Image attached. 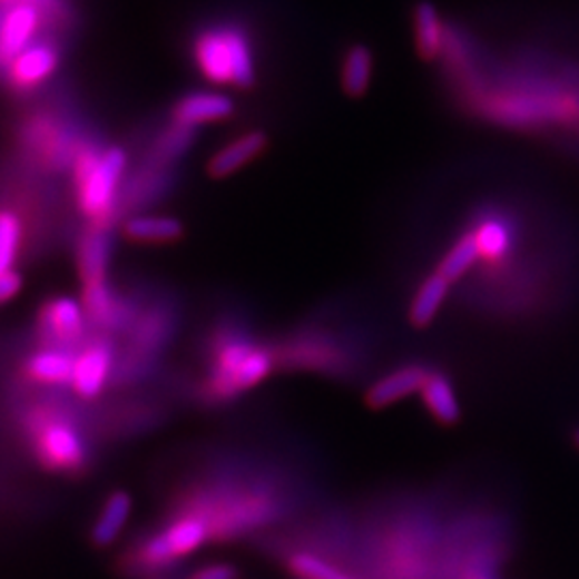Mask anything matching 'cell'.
Returning a JSON list of instances; mask_svg holds the SVG:
<instances>
[{"label": "cell", "instance_id": "cell-8", "mask_svg": "<svg viewBox=\"0 0 579 579\" xmlns=\"http://www.w3.org/2000/svg\"><path fill=\"white\" fill-rule=\"evenodd\" d=\"M112 367H115L112 344L104 337L92 340L90 344L82 347V352L76 354V370L71 380L73 393L82 400L97 398L106 389Z\"/></svg>", "mask_w": 579, "mask_h": 579}, {"label": "cell", "instance_id": "cell-28", "mask_svg": "<svg viewBox=\"0 0 579 579\" xmlns=\"http://www.w3.org/2000/svg\"><path fill=\"white\" fill-rule=\"evenodd\" d=\"M185 579H241V571L230 562H208L194 569Z\"/></svg>", "mask_w": 579, "mask_h": 579}, {"label": "cell", "instance_id": "cell-2", "mask_svg": "<svg viewBox=\"0 0 579 579\" xmlns=\"http://www.w3.org/2000/svg\"><path fill=\"white\" fill-rule=\"evenodd\" d=\"M275 367V352L245 335H224L210 354L204 391L210 400H232L264 382Z\"/></svg>", "mask_w": 579, "mask_h": 579}, {"label": "cell", "instance_id": "cell-17", "mask_svg": "<svg viewBox=\"0 0 579 579\" xmlns=\"http://www.w3.org/2000/svg\"><path fill=\"white\" fill-rule=\"evenodd\" d=\"M39 11L35 4H16L2 22L0 29V57L4 60H13L20 57L29 48L30 37L37 29Z\"/></svg>", "mask_w": 579, "mask_h": 579}, {"label": "cell", "instance_id": "cell-22", "mask_svg": "<svg viewBox=\"0 0 579 579\" xmlns=\"http://www.w3.org/2000/svg\"><path fill=\"white\" fill-rule=\"evenodd\" d=\"M372 78H374V52L363 43L350 46L342 60V73H340L344 92L354 99L363 97L372 85Z\"/></svg>", "mask_w": 579, "mask_h": 579}, {"label": "cell", "instance_id": "cell-23", "mask_svg": "<svg viewBox=\"0 0 579 579\" xmlns=\"http://www.w3.org/2000/svg\"><path fill=\"white\" fill-rule=\"evenodd\" d=\"M479 258H481V252H479L477 238H474V234L465 232L453 243V247L442 256L435 273H440L449 284H453V282L462 279L463 275L474 266V262Z\"/></svg>", "mask_w": 579, "mask_h": 579}, {"label": "cell", "instance_id": "cell-7", "mask_svg": "<svg viewBox=\"0 0 579 579\" xmlns=\"http://www.w3.org/2000/svg\"><path fill=\"white\" fill-rule=\"evenodd\" d=\"M85 305L71 296H57L41 305L37 331L46 346L65 347L80 344L87 335Z\"/></svg>", "mask_w": 579, "mask_h": 579}, {"label": "cell", "instance_id": "cell-19", "mask_svg": "<svg viewBox=\"0 0 579 579\" xmlns=\"http://www.w3.org/2000/svg\"><path fill=\"white\" fill-rule=\"evenodd\" d=\"M82 305L87 312L88 322L99 328H118L125 324V303L118 298L110 284L85 286L82 288Z\"/></svg>", "mask_w": 579, "mask_h": 579}, {"label": "cell", "instance_id": "cell-14", "mask_svg": "<svg viewBox=\"0 0 579 579\" xmlns=\"http://www.w3.org/2000/svg\"><path fill=\"white\" fill-rule=\"evenodd\" d=\"M234 112V101L219 92H194L183 97L174 108V122L196 129L198 125L224 120Z\"/></svg>", "mask_w": 579, "mask_h": 579}, {"label": "cell", "instance_id": "cell-15", "mask_svg": "<svg viewBox=\"0 0 579 579\" xmlns=\"http://www.w3.org/2000/svg\"><path fill=\"white\" fill-rule=\"evenodd\" d=\"M134 511V500L125 490H116L110 493L95 518L92 530H90V541L95 548L106 550L115 543L116 539L122 534L127 521Z\"/></svg>", "mask_w": 579, "mask_h": 579}, {"label": "cell", "instance_id": "cell-18", "mask_svg": "<svg viewBox=\"0 0 579 579\" xmlns=\"http://www.w3.org/2000/svg\"><path fill=\"white\" fill-rule=\"evenodd\" d=\"M423 404L430 410L438 423L442 425H455L462 419V405L458 400V393L453 389V382L442 372H432L428 382L421 389Z\"/></svg>", "mask_w": 579, "mask_h": 579}, {"label": "cell", "instance_id": "cell-10", "mask_svg": "<svg viewBox=\"0 0 579 579\" xmlns=\"http://www.w3.org/2000/svg\"><path fill=\"white\" fill-rule=\"evenodd\" d=\"M110 256H112V243H110V228L104 226H90L78 241V273L85 286H99L110 284L108 271H110Z\"/></svg>", "mask_w": 579, "mask_h": 579}, {"label": "cell", "instance_id": "cell-6", "mask_svg": "<svg viewBox=\"0 0 579 579\" xmlns=\"http://www.w3.org/2000/svg\"><path fill=\"white\" fill-rule=\"evenodd\" d=\"M196 58L204 76L219 85L254 87L256 67L252 48L241 30H208L196 43Z\"/></svg>", "mask_w": 579, "mask_h": 579}, {"label": "cell", "instance_id": "cell-30", "mask_svg": "<svg viewBox=\"0 0 579 579\" xmlns=\"http://www.w3.org/2000/svg\"><path fill=\"white\" fill-rule=\"evenodd\" d=\"M573 442H576V446L579 449V428L576 430V434H573Z\"/></svg>", "mask_w": 579, "mask_h": 579}, {"label": "cell", "instance_id": "cell-4", "mask_svg": "<svg viewBox=\"0 0 579 579\" xmlns=\"http://www.w3.org/2000/svg\"><path fill=\"white\" fill-rule=\"evenodd\" d=\"M27 430L30 446L43 468L65 474H76L87 468V440L65 412L37 408L30 412Z\"/></svg>", "mask_w": 579, "mask_h": 579}, {"label": "cell", "instance_id": "cell-21", "mask_svg": "<svg viewBox=\"0 0 579 579\" xmlns=\"http://www.w3.org/2000/svg\"><path fill=\"white\" fill-rule=\"evenodd\" d=\"M57 69V55L48 46H30L11 62V80L20 88L37 87Z\"/></svg>", "mask_w": 579, "mask_h": 579}, {"label": "cell", "instance_id": "cell-5", "mask_svg": "<svg viewBox=\"0 0 579 579\" xmlns=\"http://www.w3.org/2000/svg\"><path fill=\"white\" fill-rule=\"evenodd\" d=\"M185 509L203 516L213 541H228L252 532L277 513L275 502L261 493H210L192 500Z\"/></svg>", "mask_w": 579, "mask_h": 579}, {"label": "cell", "instance_id": "cell-31", "mask_svg": "<svg viewBox=\"0 0 579 579\" xmlns=\"http://www.w3.org/2000/svg\"><path fill=\"white\" fill-rule=\"evenodd\" d=\"M2 2H11V0H2Z\"/></svg>", "mask_w": 579, "mask_h": 579}, {"label": "cell", "instance_id": "cell-12", "mask_svg": "<svg viewBox=\"0 0 579 579\" xmlns=\"http://www.w3.org/2000/svg\"><path fill=\"white\" fill-rule=\"evenodd\" d=\"M446 30L444 20L440 18L434 2L419 0L412 9V32H414V48L416 55L432 62L442 57L444 43H446Z\"/></svg>", "mask_w": 579, "mask_h": 579}, {"label": "cell", "instance_id": "cell-25", "mask_svg": "<svg viewBox=\"0 0 579 579\" xmlns=\"http://www.w3.org/2000/svg\"><path fill=\"white\" fill-rule=\"evenodd\" d=\"M290 573L298 579H354L316 553L296 551L288 558Z\"/></svg>", "mask_w": 579, "mask_h": 579}, {"label": "cell", "instance_id": "cell-16", "mask_svg": "<svg viewBox=\"0 0 579 579\" xmlns=\"http://www.w3.org/2000/svg\"><path fill=\"white\" fill-rule=\"evenodd\" d=\"M122 234L140 245H168L185 236V226L168 215H131L122 224Z\"/></svg>", "mask_w": 579, "mask_h": 579}, {"label": "cell", "instance_id": "cell-3", "mask_svg": "<svg viewBox=\"0 0 579 579\" xmlns=\"http://www.w3.org/2000/svg\"><path fill=\"white\" fill-rule=\"evenodd\" d=\"M208 541H213V534L206 520L200 513L183 507L164 528L155 530L125 553V571L131 576H157L178 560L203 550Z\"/></svg>", "mask_w": 579, "mask_h": 579}, {"label": "cell", "instance_id": "cell-29", "mask_svg": "<svg viewBox=\"0 0 579 579\" xmlns=\"http://www.w3.org/2000/svg\"><path fill=\"white\" fill-rule=\"evenodd\" d=\"M22 286H24V279H22V275L16 268L2 273L0 275V305L13 301L20 294Z\"/></svg>", "mask_w": 579, "mask_h": 579}, {"label": "cell", "instance_id": "cell-1", "mask_svg": "<svg viewBox=\"0 0 579 579\" xmlns=\"http://www.w3.org/2000/svg\"><path fill=\"white\" fill-rule=\"evenodd\" d=\"M127 155L120 146L80 148L73 157L76 203L90 226L110 228L116 206L120 203V180Z\"/></svg>", "mask_w": 579, "mask_h": 579}, {"label": "cell", "instance_id": "cell-26", "mask_svg": "<svg viewBox=\"0 0 579 579\" xmlns=\"http://www.w3.org/2000/svg\"><path fill=\"white\" fill-rule=\"evenodd\" d=\"M22 245V222L11 210H0V275L13 271Z\"/></svg>", "mask_w": 579, "mask_h": 579}, {"label": "cell", "instance_id": "cell-24", "mask_svg": "<svg viewBox=\"0 0 579 579\" xmlns=\"http://www.w3.org/2000/svg\"><path fill=\"white\" fill-rule=\"evenodd\" d=\"M472 234L477 238L481 256L488 258V261L504 258L513 247V234H511L507 224H502L498 219L483 222Z\"/></svg>", "mask_w": 579, "mask_h": 579}, {"label": "cell", "instance_id": "cell-13", "mask_svg": "<svg viewBox=\"0 0 579 579\" xmlns=\"http://www.w3.org/2000/svg\"><path fill=\"white\" fill-rule=\"evenodd\" d=\"M268 146V138L262 131H249L236 140H232L224 146L222 150H217L206 166V173L213 178H226L230 174L238 173L241 168H245L247 164H252L256 157H261L262 153Z\"/></svg>", "mask_w": 579, "mask_h": 579}, {"label": "cell", "instance_id": "cell-20", "mask_svg": "<svg viewBox=\"0 0 579 579\" xmlns=\"http://www.w3.org/2000/svg\"><path fill=\"white\" fill-rule=\"evenodd\" d=\"M449 286L451 284L440 273H432L421 282L408 310V320L414 328H425L434 322L449 294Z\"/></svg>", "mask_w": 579, "mask_h": 579}, {"label": "cell", "instance_id": "cell-11", "mask_svg": "<svg viewBox=\"0 0 579 579\" xmlns=\"http://www.w3.org/2000/svg\"><path fill=\"white\" fill-rule=\"evenodd\" d=\"M76 370V354L65 347H43L30 354L22 374L41 386H71Z\"/></svg>", "mask_w": 579, "mask_h": 579}, {"label": "cell", "instance_id": "cell-9", "mask_svg": "<svg viewBox=\"0 0 579 579\" xmlns=\"http://www.w3.org/2000/svg\"><path fill=\"white\" fill-rule=\"evenodd\" d=\"M430 374H432V370L423 363L402 365L400 370L380 377L370 386V391L365 393V404L374 410L389 408L400 400H405L408 395L421 391Z\"/></svg>", "mask_w": 579, "mask_h": 579}, {"label": "cell", "instance_id": "cell-27", "mask_svg": "<svg viewBox=\"0 0 579 579\" xmlns=\"http://www.w3.org/2000/svg\"><path fill=\"white\" fill-rule=\"evenodd\" d=\"M194 143V129L174 122L173 127L159 138V143L155 146L153 153V164H170L174 159H178L189 146Z\"/></svg>", "mask_w": 579, "mask_h": 579}]
</instances>
